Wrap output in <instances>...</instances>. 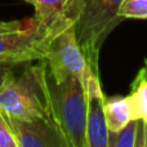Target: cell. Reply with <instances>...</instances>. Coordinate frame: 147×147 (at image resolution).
<instances>
[{
	"instance_id": "8fae6325",
	"label": "cell",
	"mask_w": 147,
	"mask_h": 147,
	"mask_svg": "<svg viewBox=\"0 0 147 147\" xmlns=\"http://www.w3.org/2000/svg\"><path fill=\"white\" fill-rule=\"evenodd\" d=\"M142 120L133 119L116 132H109V147H138Z\"/></svg>"
},
{
	"instance_id": "30bf717a",
	"label": "cell",
	"mask_w": 147,
	"mask_h": 147,
	"mask_svg": "<svg viewBox=\"0 0 147 147\" xmlns=\"http://www.w3.org/2000/svg\"><path fill=\"white\" fill-rule=\"evenodd\" d=\"M129 98L133 106L134 119H140L147 124V58L145 65L132 81Z\"/></svg>"
},
{
	"instance_id": "4fadbf2b",
	"label": "cell",
	"mask_w": 147,
	"mask_h": 147,
	"mask_svg": "<svg viewBox=\"0 0 147 147\" xmlns=\"http://www.w3.org/2000/svg\"><path fill=\"white\" fill-rule=\"evenodd\" d=\"M0 147H17L8 116L0 110Z\"/></svg>"
},
{
	"instance_id": "3957f363",
	"label": "cell",
	"mask_w": 147,
	"mask_h": 147,
	"mask_svg": "<svg viewBox=\"0 0 147 147\" xmlns=\"http://www.w3.org/2000/svg\"><path fill=\"white\" fill-rule=\"evenodd\" d=\"M123 0H83L75 34L89 69L99 75V52L105 40L123 21L117 10Z\"/></svg>"
},
{
	"instance_id": "6da1fadb",
	"label": "cell",
	"mask_w": 147,
	"mask_h": 147,
	"mask_svg": "<svg viewBox=\"0 0 147 147\" xmlns=\"http://www.w3.org/2000/svg\"><path fill=\"white\" fill-rule=\"evenodd\" d=\"M12 66L0 85V110L17 119L52 117L48 67L44 59Z\"/></svg>"
},
{
	"instance_id": "7a4b0ae2",
	"label": "cell",
	"mask_w": 147,
	"mask_h": 147,
	"mask_svg": "<svg viewBox=\"0 0 147 147\" xmlns=\"http://www.w3.org/2000/svg\"><path fill=\"white\" fill-rule=\"evenodd\" d=\"M52 116L62 130L69 147L86 146V93L80 78L69 76L54 81L48 74Z\"/></svg>"
},
{
	"instance_id": "9c48e42d",
	"label": "cell",
	"mask_w": 147,
	"mask_h": 147,
	"mask_svg": "<svg viewBox=\"0 0 147 147\" xmlns=\"http://www.w3.org/2000/svg\"><path fill=\"white\" fill-rule=\"evenodd\" d=\"M105 115L109 132H116L134 119L129 96H112L105 99Z\"/></svg>"
},
{
	"instance_id": "5bb4252c",
	"label": "cell",
	"mask_w": 147,
	"mask_h": 147,
	"mask_svg": "<svg viewBox=\"0 0 147 147\" xmlns=\"http://www.w3.org/2000/svg\"><path fill=\"white\" fill-rule=\"evenodd\" d=\"M32 18H23V20H16V21H0V34H7L18 31L27 27L30 25Z\"/></svg>"
},
{
	"instance_id": "7c38bea8",
	"label": "cell",
	"mask_w": 147,
	"mask_h": 147,
	"mask_svg": "<svg viewBox=\"0 0 147 147\" xmlns=\"http://www.w3.org/2000/svg\"><path fill=\"white\" fill-rule=\"evenodd\" d=\"M117 14L123 20H147V0H123Z\"/></svg>"
},
{
	"instance_id": "277c9868",
	"label": "cell",
	"mask_w": 147,
	"mask_h": 147,
	"mask_svg": "<svg viewBox=\"0 0 147 147\" xmlns=\"http://www.w3.org/2000/svg\"><path fill=\"white\" fill-rule=\"evenodd\" d=\"M43 59L49 76L57 83L69 76H76L84 81L90 70L76 39L75 25L49 39Z\"/></svg>"
},
{
	"instance_id": "ba28073f",
	"label": "cell",
	"mask_w": 147,
	"mask_h": 147,
	"mask_svg": "<svg viewBox=\"0 0 147 147\" xmlns=\"http://www.w3.org/2000/svg\"><path fill=\"white\" fill-rule=\"evenodd\" d=\"M86 93V146L109 147V129L105 115V97L99 75L89 70L84 79Z\"/></svg>"
},
{
	"instance_id": "8992f818",
	"label": "cell",
	"mask_w": 147,
	"mask_h": 147,
	"mask_svg": "<svg viewBox=\"0 0 147 147\" xmlns=\"http://www.w3.org/2000/svg\"><path fill=\"white\" fill-rule=\"evenodd\" d=\"M34 8L38 30L49 41L53 36L78 22L83 0H22Z\"/></svg>"
},
{
	"instance_id": "5b68a950",
	"label": "cell",
	"mask_w": 147,
	"mask_h": 147,
	"mask_svg": "<svg viewBox=\"0 0 147 147\" xmlns=\"http://www.w3.org/2000/svg\"><path fill=\"white\" fill-rule=\"evenodd\" d=\"M48 40L38 30L35 20L18 31L0 34V63L17 66L44 58Z\"/></svg>"
},
{
	"instance_id": "2e32d148",
	"label": "cell",
	"mask_w": 147,
	"mask_h": 147,
	"mask_svg": "<svg viewBox=\"0 0 147 147\" xmlns=\"http://www.w3.org/2000/svg\"><path fill=\"white\" fill-rule=\"evenodd\" d=\"M12 66H8V65H1L0 63V85H1V81L3 79H4L5 74H7V71L10 69Z\"/></svg>"
},
{
	"instance_id": "52a82bcc",
	"label": "cell",
	"mask_w": 147,
	"mask_h": 147,
	"mask_svg": "<svg viewBox=\"0 0 147 147\" xmlns=\"http://www.w3.org/2000/svg\"><path fill=\"white\" fill-rule=\"evenodd\" d=\"M8 120L17 147H69L62 130L52 117L25 120L8 116Z\"/></svg>"
},
{
	"instance_id": "9a60e30c",
	"label": "cell",
	"mask_w": 147,
	"mask_h": 147,
	"mask_svg": "<svg viewBox=\"0 0 147 147\" xmlns=\"http://www.w3.org/2000/svg\"><path fill=\"white\" fill-rule=\"evenodd\" d=\"M138 146L147 147V124L142 121L141 125V132H140V140H138Z\"/></svg>"
}]
</instances>
